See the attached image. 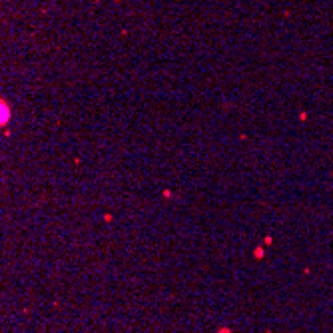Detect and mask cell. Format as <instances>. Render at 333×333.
<instances>
[{
    "instance_id": "obj_1",
    "label": "cell",
    "mask_w": 333,
    "mask_h": 333,
    "mask_svg": "<svg viewBox=\"0 0 333 333\" xmlns=\"http://www.w3.org/2000/svg\"><path fill=\"white\" fill-rule=\"evenodd\" d=\"M8 116H10V110H8V106L0 100V124H6Z\"/></svg>"
}]
</instances>
